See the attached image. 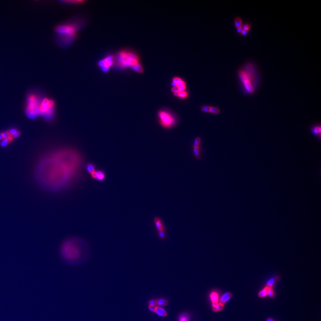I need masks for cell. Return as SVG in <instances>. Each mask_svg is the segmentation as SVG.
Returning <instances> with one entry per match:
<instances>
[{
  "mask_svg": "<svg viewBox=\"0 0 321 321\" xmlns=\"http://www.w3.org/2000/svg\"><path fill=\"white\" fill-rule=\"evenodd\" d=\"M55 154L50 158V168L39 177L41 185L51 190L70 184L79 174L83 165L80 154L74 149H63Z\"/></svg>",
  "mask_w": 321,
  "mask_h": 321,
  "instance_id": "obj_1",
  "label": "cell"
},
{
  "mask_svg": "<svg viewBox=\"0 0 321 321\" xmlns=\"http://www.w3.org/2000/svg\"><path fill=\"white\" fill-rule=\"evenodd\" d=\"M80 29V25L75 22H70L57 27L56 32L63 43L69 44L75 39Z\"/></svg>",
  "mask_w": 321,
  "mask_h": 321,
  "instance_id": "obj_2",
  "label": "cell"
},
{
  "mask_svg": "<svg viewBox=\"0 0 321 321\" xmlns=\"http://www.w3.org/2000/svg\"><path fill=\"white\" fill-rule=\"evenodd\" d=\"M76 241L67 240L63 243L61 248V253L66 261L70 262H75L81 258V248L78 247Z\"/></svg>",
  "mask_w": 321,
  "mask_h": 321,
  "instance_id": "obj_3",
  "label": "cell"
},
{
  "mask_svg": "<svg viewBox=\"0 0 321 321\" xmlns=\"http://www.w3.org/2000/svg\"><path fill=\"white\" fill-rule=\"evenodd\" d=\"M138 58L136 55L128 50H122L115 57V63L118 68L123 69L138 64Z\"/></svg>",
  "mask_w": 321,
  "mask_h": 321,
  "instance_id": "obj_4",
  "label": "cell"
},
{
  "mask_svg": "<svg viewBox=\"0 0 321 321\" xmlns=\"http://www.w3.org/2000/svg\"><path fill=\"white\" fill-rule=\"evenodd\" d=\"M55 114V104L53 100L44 98L41 102L39 106V114L45 117L48 120H51Z\"/></svg>",
  "mask_w": 321,
  "mask_h": 321,
  "instance_id": "obj_5",
  "label": "cell"
},
{
  "mask_svg": "<svg viewBox=\"0 0 321 321\" xmlns=\"http://www.w3.org/2000/svg\"><path fill=\"white\" fill-rule=\"evenodd\" d=\"M40 102L37 97L34 95L29 96L28 100L26 112L29 117H35L39 114Z\"/></svg>",
  "mask_w": 321,
  "mask_h": 321,
  "instance_id": "obj_6",
  "label": "cell"
},
{
  "mask_svg": "<svg viewBox=\"0 0 321 321\" xmlns=\"http://www.w3.org/2000/svg\"><path fill=\"white\" fill-rule=\"evenodd\" d=\"M160 125L166 128H170L175 125V119L165 111H160L158 113Z\"/></svg>",
  "mask_w": 321,
  "mask_h": 321,
  "instance_id": "obj_7",
  "label": "cell"
},
{
  "mask_svg": "<svg viewBox=\"0 0 321 321\" xmlns=\"http://www.w3.org/2000/svg\"><path fill=\"white\" fill-rule=\"evenodd\" d=\"M115 57L112 55H110L100 60L98 66L103 72H107L115 64Z\"/></svg>",
  "mask_w": 321,
  "mask_h": 321,
  "instance_id": "obj_8",
  "label": "cell"
},
{
  "mask_svg": "<svg viewBox=\"0 0 321 321\" xmlns=\"http://www.w3.org/2000/svg\"><path fill=\"white\" fill-rule=\"evenodd\" d=\"M154 224L157 232L165 231V227L163 221L160 217L156 216L154 219Z\"/></svg>",
  "mask_w": 321,
  "mask_h": 321,
  "instance_id": "obj_9",
  "label": "cell"
},
{
  "mask_svg": "<svg viewBox=\"0 0 321 321\" xmlns=\"http://www.w3.org/2000/svg\"><path fill=\"white\" fill-rule=\"evenodd\" d=\"M92 178L94 179H96L99 181H102L105 178V174L102 170H96Z\"/></svg>",
  "mask_w": 321,
  "mask_h": 321,
  "instance_id": "obj_10",
  "label": "cell"
},
{
  "mask_svg": "<svg viewBox=\"0 0 321 321\" xmlns=\"http://www.w3.org/2000/svg\"><path fill=\"white\" fill-rule=\"evenodd\" d=\"M232 297V294L230 292H227L225 294H224L221 297L220 299V302L224 305L226 302H227L231 299Z\"/></svg>",
  "mask_w": 321,
  "mask_h": 321,
  "instance_id": "obj_11",
  "label": "cell"
},
{
  "mask_svg": "<svg viewBox=\"0 0 321 321\" xmlns=\"http://www.w3.org/2000/svg\"><path fill=\"white\" fill-rule=\"evenodd\" d=\"M86 169L87 171L91 174V177H93L96 170L95 165L91 163H89L86 165Z\"/></svg>",
  "mask_w": 321,
  "mask_h": 321,
  "instance_id": "obj_12",
  "label": "cell"
},
{
  "mask_svg": "<svg viewBox=\"0 0 321 321\" xmlns=\"http://www.w3.org/2000/svg\"><path fill=\"white\" fill-rule=\"evenodd\" d=\"M312 133L315 136H317L320 138L321 136V128L320 125H314L311 128Z\"/></svg>",
  "mask_w": 321,
  "mask_h": 321,
  "instance_id": "obj_13",
  "label": "cell"
},
{
  "mask_svg": "<svg viewBox=\"0 0 321 321\" xmlns=\"http://www.w3.org/2000/svg\"><path fill=\"white\" fill-rule=\"evenodd\" d=\"M154 312H155L158 316L162 317H165L167 315V313L166 311L161 307H156V310Z\"/></svg>",
  "mask_w": 321,
  "mask_h": 321,
  "instance_id": "obj_14",
  "label": "cell"
},
{
  "mask_svg": "<svg viewBox=\"0 0 321 321\" xmlns=\"http://www.w3.org/2000/svg\"><path fill=\"white\" fill-rule=\"evenodd\" d=\"M210 299L212 303H218L219 296L217 293L216 292H212L210 294Z\"/></svg>",
  "mask_w": 321,
  "mask_h": 321,
  "instance_id": "obj_15",
  "label": "cell"
},
{
  "mask_svg": "<svg viewBox=\"0 0 321 321\" xmlns=\"http://www.w3.org/2000/svg\"><path fill=\"white\" fill-rule=\"evenodd\" d=\"M269 288L265 286L262 289H261V291H259V292L258 293V297L260 298H264L265 297L267 296L268 292L269 291Z\"/></svg>",
  "mask_w": 321,
  "mask_h": 321,
  "instance_id": "obj_16",
  "label": "cell"
},
{
  "mask_svg": "<svg viewBox=\"0 0 321 321\" xmlns=\"http://www.w3.org/2000/svg\"><path fill=\"white\" fill-rule=\"evenodd\" d=\"M224 304L220 303H212L213 310L214 311H220L224 307Z\"/></svg>",
  "mask_w": 321,
  "mask_h": 321,
  "instance_id": "obj_17",
  "label": "cell"
},
{
  "mask_svg": "<svg viewBox=\"0 0 321 321\" xmlns=\"http://www.w3.org/2000/svg\"><path fill=\"white\" fill-rule=\"evenodd\" d=\"M277 278L276 277H272L269 279L266 283V286L269 287V288H272L277 281Z\"/></svg>",
  "mask_w": 321,
  "mask_h": 321,
  "instance_id": "obj_18",
  "label": "cell"
},
{
  "mask_svg": "<svg viewBox=\"0 0 321 321\" xmlns=\"http://www.w3.org/2000/svg\"><path fill=\"white\" fill-rule=\"evenodd\" d=\"M179 321H190V316L187 314H182L179 317Z\"/></svg>",
  "mask_w": 321,
  "mask_h": 321,
  "instance_id": "obj_19",
  "label": "cell"
},
{
  "mask_svg": "<svg viewBox=\"0 0 321 321\" xmlns=\"http://www.w3.org/2000/svg\"><path fill=\"white\" fill-rule=\"evenodd\" d=\"M234 23H235V26L236 27V28L242 27V25H243L242 21L240 17H236V18H235V20H234Z\"/></svg>",
  "mask_w": 321,
  "mask_h": 321,
  "instance_id": "obj_20",
  "label": "cell"
},
{
  "mask_svg": "<svg viewBox=\"0 0 321 321\" xmlns=\"http://www.w3.org/2000/svg\"><path fill=\"white\" fill-rule=\"evenodd\" d=\"M211 113L214 114L216 115H218L220 113V109L215 107H210V112Z\"/></svg>",
  "mask_w": 321,
  "mask_h": 321,
  "instance_id": "obj_21",
  "label": "cell"
},
{
  "mask_svg": "<svg viewBox=\"0 0 321 321\" xmlns=\"http://www.w3.org/2000/svg\"><path fill=\"white\" fill-rule=\"evenodd\" d=\"M131 68L134 71L137 72H141L143 71L142 67H141V65L139 63L134 65Z\"/></svg>",
  "mask_w": 321,
  "mask_h": 321,
  "instance_id": "obj_22",
  "label": "cell"
},
{
  "mask_svg": "<svg viewBox=\"0 0 321 321\" xmlns=\"http://www.w3.org/2000/svg\"><path fill=\"white\" fill-rule=\"evenodd\" d=\"M168 302L167 300L164 299H160L156 301V304L159 306H164L167 305Z\"/></svg>",
  "mask_w": 321,
  "mask_h": 321,
  "instance_id": "obj_23",
  "label": "cell"
},
{
  "mask_svg": "<svg viewBox=\"0 0 321 321\" xmlns=\"http://www.w3.org/2000/svg\"><path fill=\"white\" fill-rule=\"evenodd\" d=\"M157 234H158V236L160 240H164L166 239V231L158 232Z\"/></svg>",
  "mask_w": 321,
  "mask_h": 321,
  "instance_id": "obj_24",
  "label": "cell"
},
{
  "mask_svg": "<svg viewBox=\"0 0 321 321\" xmlns=\"http://www.w3.org/2000/svg\"><path fill=\"white\" fill-rule=\"evenodd\" d=\"M193 152L194 154L195 155V157L196 158H200V147H197L193 148Z\"/></svg>",
  "mask_w": 321,
  "mask_h": 321,
  "instance_id": "obj_25",
  "label": "cell"
},
{
  "mask_svg": "<svg viewBox=\"0 0 321 321\" xmlns=\"http://www.w3.org/2000/svg\"><path fill=\"white\" fill-rule=\"evenodd\" d=\"M64 3L67 4H80L83 3L85 1H63Z\"/></svg>",
  "mask_w": 321,
  "mask_h": 321,
  "instance_id": "obj_26",
  "label": "cell"
},
{
  "mask_svg": "<svg viewBox=\"0 0 321 321\" xmlns=\"http://www.w3.org/2000/svg\"><path fill=\"white\" fill-rule=\"evenodd\" d=\"M200 143H201V138L200 137H197L194 141L193 148L200 147Z\"/></svg>",
  "mask_w": 321,
  "mask_h": 321,
  "instance_id": "obj_27",
  "label": "cell"
},
{
  "mask_svg": "<svg viewBox=\"0 0 321 321\" xmlns=\"http://www.w3.org/2000/svg\"><path fill=\"white\" fill-rule=\"evenodd\" d=\"M188 96V93H187L186 91H179V95H178V97L180 98L181 99H185L186 98H187Z\"/></svg>",
  "mask_w": 321,
  "mask_h": 321,
  "instance_id": "obj_28",
  "label": "cell"
},
{
  "mask_svg": "<svg viewBox=\"0 0 321 321\" xmlns=\"http://www.w3.org/2000/svg\"><path fill=\"white\" fill-rule=\"evenodd\" d=\"M267 296L268 297L272 299L275 297V293H274V290H273L272 288H269Z\"/></svg>",
  "mask_w": 321,
  "mask_h": 321,
  "instance_id": "obj_29",
  "label": "cell"
},
{
  "mask_svg": "<svg viewBox=\"0 0 321 321\" xmlns=\"http://www.w3.org/2000/svg\"><path fill=\"white\" fill-rule=\"evenodd\" d=\"M210 107L211 106H203L202 107V108H201V111L202 112H204L209 113Z\"/></svg>",
  "mask_w": 321,
  "mask_h": 321,
  "instance_id": "obj_30",
  "label": "cell"
},
{
  "mask_svg": "<svg viewBox=\"0 0 321 321\" xmlns=\"http://www.w3.org/2000/svg\"><path fill=\"white\" fill-rule=\"evenodd\" d=\"M242 29L243 30H247V31H248L250 29V26L248 24H245L242 25Z\"/></svg>",
  "mask_w": 321,
  "mask_h": 321,
  "instance_id": "obj_31",
  "label": "cell"
},
{
  "mask_svg": "<svg viewBox=\"0 0 321 321\" xmlns=\"http://www.w3.org/2000/svg\"><path fill=\"white\" fill-rule=\"evenodd\" d=\"M18 132V131L16 129H12L10 130L8 132V133L9 135L13 136V135H14Z\"/></svg>",
  "mask_w": 321,
  "mask_h": 321,
  "instance_id": "obj_32",
  "label": "cell"
},
{
  "mask_svg": "<svg viewBox=\"0 0 321 321\" xmlns=\"http://www.w3.org/2000/svg\"><path fill=\"white\" fill-rule=\"evenodd\" d=\"M184 85H186V83H185V82L183 81L182 80H181L179 82L177 83V87L178 88L180 87L181 86H184Z\"/></svg>",
  "mask_w": 321,
  "mask_h": 321,
  "instance_id": "obj_33",
  "label": "cell"
},
{
  "mask_svg": "<svg viewBox=\"0 0 321 321\" xmlns=\"http://www.w3.org/2000/svg\"><path fill=\"white\" fill-rule=\"evenodd\" d=\"M156 304V301L155 300H151L149 302V306H155Z\"/></svg>",
  "mask_w": 321,
  "mask_h": 321,
  "instance_id": "obj_34",
  "label": "cell"
},
{
  "mask_svg": "<svg viewBox=\"0 0 321 321\" xmlns=\"http://www.w3.org/2000/svg\"><path fill=\"white\" fill-rule=\"evenodd\" d=\"M156 307L155 306H149V309L150 311L155 312V310H156Z\"/></svg>",
  "mask_w": 321,
  "mask_h": 321,
  "instance_id": "obj_35",
  "label": "cell"
},
{
  "mask_svg": "<svg viewBox=\"0 0 321 321\" xmlns=\"http://www.w3.org/2000/svg\"><path fill=\"white\" fill-rule=\"evenodd\" d=\"M186 88V85L181 86V87H179V88H178L179 91H185Z\"/></svg>",
  "mask_w": 321,
  "mask_h": 321,
  "instance_id": "obj_36",
  "label": "cell"
},
{
  "mask_svg": "<svg viewBox=\"0 0 321 321\" xmlns=\"http://www.w3.org/2000/svg\"><path fill=\"white\" fill-rule=\"evenodd\" d=\"M181 80V79L180 78H178V77H175V78H174V79H173V82H175V83H178V82H179Z\"/></svg>",
  "mask_w": 321,
  "mask_h": 321,
  "instance_id": "obj_37",
  "label": "cell"
},
{
  "mask_svg": "<svg viewBox=\"0 0 321 321\" xmlns=\"http://www.w3.org/2000/svg\"><path fill=\"white\" fill-rule=\"evenodd\" d=\"M172 91L173 93H175V92H178L179 91V89H178V87H174L172 88Z\"/></svg>",
  "mask_w": 321,
  "mask_h": 321,
  "instance_id": "obj_38",
  "label": "cell"
},
{
  "mask_svg": "<svg viewBox=\"0 0 321 321\" xmlns=\"http://www.w3.org/2000/svg\"><path fill=\"white\" fill-rule=\"evenodd\" d=\"M248 31H247V30H243H243H242V32H241V34H242L244 36V35H247V34H248Z\"/></svg>",
  "mask_w": 321,
  "mask_h": 321,
  "instance_id": "obj_39",
  "label": "cell"
},
{
  "mask_svg": "<svg viewBox=\"0 0 321 321\" xmlns=\"http://www.w3.org/2000/svg\"><path fill=\"white\" fill-rule=\"evenodd\" d=\"M243 30V29L242 27H240L237 28V31L238 33H241L242 31Z\"/></svg>",
  "mask_w": 321,
  "mask_h": 321,
  "instance_id": "obj_40",
  "label": "cell"
},
{
  "mask_svg": "<svg viewBox=\"0 0 321 321\" xmlns=\"http://www.w3.org/2000/svg\"><path fill=\"white\" fill-rule=\"evenodd\" d=\"M8 143L7 141H5V140H4V141H2V146H6L7 144H8Z\"/></svg>",
  "mask_w": 321,
  "mask_h": 321,
  "instance_id": "obj_41",
  "label": "cell"
},
{
  "mask_svg": "<svg viewBox=\"0 0 321 321\" xmlns=\"http://www.w3.org/2000/svg\"><path fill=\"white\" fill-rule=\"evenodd\" d=\"M20 135V133L19 132H18L14 135H13V136L14 138H16V137H18V136H19Z\"/></svg>",
  "mask_w": 321,
  "mask_h": 321,
  "instance_id": "obj_42",
  "label": "cell"
},
{
  "mask_svg": "<svg viewBox=\"0 0 321 321\" xmlns=\"http://www.w3.org/2000/svg\"><path fill=\"white\" fill-rule=\"evenodd\" d=\"M172 86H173V88H174V87H177V83L173 82L172 83Z\"/></svg>",
  "mask_w": 321,
  "mask_h": 321,
  "instance_id": "obj_43",
  "label": "cell"
},
{
  "mask_svg": "<svg viewBox=\"0 0 321 321\" xmlns=\"http://www.w3.org/2000/svg\"><path fill=\"white\" fill-rule=\"evenodd\" d=\"M266 321H275V320H274V319H272V318H268L267 319V320H266Z\"/></svg>",
  "mask_w": 321,
  "mask_h": 321,
  "instance_id": "obj_44",
  "label": "cell"
},
{
  "mask_svg": "<svg viewBox=\"0 0 321 321\" xmlns=\"http://www.w3.org/2000/svg\"><path fill=\"white\" fill-rule=\"evenodd\" d=\"M179 91H178V92H175V93H174V95L175 96H177V97H178V95H179Z\"/></svg>",
  "mask_w": 321,
  "mask_h": 321,
  "instance_id": "obj_45",
  "label": "cell"
},
{
  "mask_svg": "<svg viewBox=\"0 0 321 321\" xmlns=\"http://www.w3.org/2000/svg\"><path fill=\"white\" fill-rule=\"evenodd\" d=\"M2 139H3V138H2V134L0 133V140H1Z\"/></svg>",
  "mask_w": 321,
  "mask_h": 321,
  "instance_id": "obj_46",
  "label": "cell"
}]
</instances>
